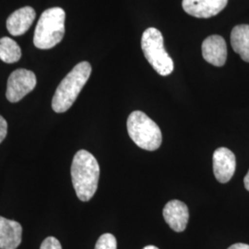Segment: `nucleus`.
<instances>
[{"mask_svg":"<svg viewBox=\"0 0 249 249\" xmlns=\"http://www.w3.org/2000/svg\"><path fill=\"white\" fill-rule=\"evenodd\" d=\"M116 237L112 233H105L100 236L94 249H116Z\"/></svg>","mask_w":249,"mask_h":249,"instance_id":"obj_15","label":"nucleus"},{"mask_svg":"<svg viewBox=\"0 0 249 249\" xmlns=\"http://www.w3.org/2000/svg\"><path fill=\"white\" fill-rule=\"evenodd\" d=\"M8 134V123L3 116H0V143L2 142Z\"/></svg>","mask_w":249,"mask_h":249,"instance_id":"obj_17","label":"nucleus"},{"mask_svg":"<svg viewBox=\"0 0 249 249\" xmlns=\"http://www.w3.org/2000/svg\"><path fill=\"white\" fill-rule=\"evenodd\" d=\"M231 45L244 61L249 62V25L241 24L232 29Z\"/></svg>","mask_w":249,"mask_h":249,"instance_id":"obj_13","label":"nucleus"},{"mask_svg":"<svg viewBox=\"0 0 249 249\" xmlns=\"http://www.w3.org/2000/svg\"><path fill=\"white\" fill-rule=\"evenodd\" d=\"M66 13L61 8L45 10L38 20L34 44L39 49H51L59 44L65 36Z\"/></svg>","mask_w":249,"mask_h":249,"instance_id":"obj_3","label":"nucleus"},{"mask_svg":"<svg viewBox=\"0 0 249 249\" xmlns=\"http://www.w3.org/2000/svg\"><path fill=\"white\" fill-rule=\"evenodd\" d=\"M244 184H245V187L247 188V190L249 191V170L247 176L244 178Z\"/></svg>","mask_w":249,"mask_h":249,"instance_id":"obj_19","label":"nucleus"},{"mask_svg":"<svg viewBox=\"0 0 249 249\" xmlns=\"http://www.w3.org/2000/svg\"><path fill=\"white\" fill-rule=\"evenodd\" d=\"M227 4L228 0H183L182 7L188 15L208 18L219 14Z\"/></svg>","mask_w":249,"mask_h":249,"instance_id":"obj_7","label":"nucleus"},{"mask_svg":"<svg viewBox=\"0 0 249 249\" xmlns=\"http://www.w3.org/2000/svg\"><path fill=\"white\" fill-rule=\"evenodd\" d=\"M91 73V66L83 61L76 65L60 82L52 100V108L55 113L67 112L78 98Z\"/></svg>","mask_w":249,"mask_h":249,"instance_id":"obj_2","label":"nucleus"},{"mask_svg":"<svg viewBox=\"0 0 249 249\" xmlns=\"http://www.w3.org/2000/svg\"><path fill=\"white\" fill-rule=\"evenodd\" d=\"M236 160L232 151L227 148H219L213 153V173L216 179L225 184L234 175Z\"/></svg>","mask_w":249,"mask_h":249,"instance_id":"obj_8","label":"nucleus"},{"mask_svg":"<svg viewBox=\"0 0 249 249\" xmlns=\"http://www.w3.org/2000/svg\"><path fill=\"white\" fill-rule=\"evenodd\" d=\"M143 249H159L157 247H155V246H147V247H145Z\"/></svg>","mask_w":249,"mask_h":249,"instance_id":"obj_20","label":"nucleus"},{"mask_svg":"<svg viewBox=\"0 0 249 249\" xmlns=\"http://www.w3.org/2000/svg\"><path fill=\"white\" fill-rule=\"evenodd\" d=\"M142 48L147 61L160 76H168L174 71V62L164 48L163 36L156 28H148L142 38Z\"/></svg>","mask_w":249,"mask_h":249,"instance_id":"obj_5","label":"nucleus"},{"mask_svg":"<svg viewBox=\"0 0 249 249\" xmlns=\"http://www.w3.org/2000/svg\"><path fill=\"white\" fill-rule=\"evenodd\" d=\"M21 57V49L9 37L0 38V59L7 64L18 62Z\"/></svg>","mask_w":249,"mask_h":249,"instance_id":"obj_14","label":"nucleus"},{"mask_svg":"<svg viewBox=\"0 0 249 249\" xmlns=\"http://www.w3.org/2000/svg\"><path fill=\"white\" fill-rule=\"evenodd\" d=\"M36 10L32 7H23L10 14L7 19V29L13 36L24 35L36 19Z\"/></svg>","mask_w":249,"mask_h":249,"instance_id":"obj_11","label":"nucleus"},{"mask_svg":"<svg viewBox=\"0 0 249 249\" xmlns=\"http://www.w3.org/2000/svg\"><path fill=\"white\" fill-rule=\"evenodd\" d=\"M36 74L31 71L18 69L12 72L8 80L6 97L10 103H18L36 88Z\"/></svg>","mask_w":249,"mask_h":249,"instance_id":"obj_6","label":"nucleus"},{"mask_svg":"<svg viewBox=\"0 0 249 249\" xmlns=\"http://www.w3.org/2000/svg\"><path fill=\"white\" fill-rule=\"evenodd\" d=\"M228 249H249V245L238 243V244L232 245L230 248H228Z\"/></svg>","mask_w":249,"mask_h":249,"instance_id":"obj_18","label":"nucleus"},{"mask_svg":"<svg viewBox=\"0 0 249 249\" xmlns=\"http://www.w3.org/2000/svg\"><path fill=\"white\" fill-rule=\"evenodd\" d=\"M40 249H62L60 242L57 240L55 237L49 236L45 238L44 242L41 245Z\"/></svg>","mask_w":249,"mask_h":249,"instance_id":"obj_16","label":"nucleus"},{"mask_svg":"<svg viewBox=\"0 0 249 249\" xmlns=\"http://www.w3.org/2000/svg\"><path fill=\"white\" fill-rule=\"evenodd\" d=\"M22 227L19 223L0 216V249H16L21 243Z\"/></svg>","mask_w":249,"mask_h":249,"instance_id":"obj_12","label":"nucleus"},{"mask_svg":"<svg viewBox=\"0 0 249 249\" xmlns=\"http://www.w3.org/2000/svg\"><path fill=\"white\" fill-rule=\"evenodd\" d=\"M202 55L205 60L215 67H223L227 58V45L222 36H211L202 43Z\"/></svg>","mask_w":249,"mask_h":249,"instance_id":"obj_10","label":"nucleus"},{"mask_svg":"<svg viewBox=\"0 0 249 249\" xmlns=\"http://www.w3.org/2000/svg\"><path fill=\"white\" fill-rule=\"evenodd\" d=\"M162 214L171 229L178 232L186 230L189 219V212L187 205L184 202L178 199L170 200L164 206Z\"/></svg>","mask_w":249,"mask_h":249,"instance_id":"obj_9","label":"nucleus"},{"mask_svg":"<svg viewBox=\"0 0 249 249\" xmlns=\"http://www.w3.org/2000/svg\"><path fill=\"white\" fill-rule=\"evenodd\" d=\"M100 167L95 157L85 150L78 151L72 160V184L81 201H89L98 187Z\"/></svg>","mask_w":249,"mask_h":249,"instance_id":"obj_1","label":"nucleus"},{"mask_svg":"<svg viewBox=\"0 0 249 249\" xmlns=\"http://www.w3.org/2000/svg\"><path fill=\"white\" fill-rule=\"evenodd\" d=\"M127 131L130 139L140 148L156 151L161 144V131L156 124L142 111H134L127 118Z\"/></svg>","mask_w":249,"mask_h":249,"instance_id":"obj_4","label":"nucleus"}]
</instances>
